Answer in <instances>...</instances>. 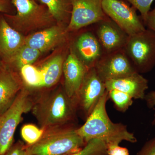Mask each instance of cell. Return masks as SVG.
Here are the masks:
<instances>
[{
    "label": "cell",
    "mask_w": 155,
    "mask_h": 155,
    "mask_svg": "<svg viewBox=\"0 0 155 155\" xmlns=\"http://www.w3.org/2000/svg\"><path fill=\"white\" fill-rule=\"evenodd\" d=\"M47 7L58 24L68 26L72 11V0H37Z\"/></svg>",
    "instance_id": "cell-19"
},
{
    "label": "cell",
    "mask_w": 155,
    "mask_h": 155,
    "mask_svg": "<svg viewBox=\"0 0 155 155\" xmlns=\"http://www.w3.org/2000/svg\"><path fill=\"white\" fill-rule=\"evenodd\" d=\"M136 155H155V138L147 141Z\"/></svg>",
    "instance_id": "cell-27"
},
{
    "label": "cell",
    "mask_w": 155,
    "mask_h": 155,
    "mask_svg": "<svg viewBox=\"0 0 155 155\" xmlns=\"http://www.w3.org/2000/svg\"><path fill=\"white\" fill-rule=\"evenodd\" d=\"M103 0H72L71 18L67 29L75 32L109 18L102 7Z\"/></svg>",
    "instance_id": "cell-8"
},
{
    "label": "cell",
    "mask_w": 155,
    "mask_h": 155,
    "mask_svg": "<svg viewBox=\"0 0 155 155\" xmlns=\"http://www.w3.org/2000/svg\"><path fill=\"white\" fill-rule=\"evenodd\" d=\"M144 99L146 101L148 107L152 108L155 106V91L150 92L147 94L145 95ZM153 124H155V114L154 119L153 121Z\"/></svg>",
    "instance_id": "cell-31"
},
{
    "label": "cell",
    "mask_w": 155,
    "mask_h": 155,
    "mask_svg": "<svg viewBox=\"0 0 155 155\" xmlns=\"http://www.w3.org/2000/svg\"><path fill=\"white\" fill-rule=\"evenodd\" d=\"M4 155H28L27 146L22 142L17 141Z\"/></svg>",
    "instance_id": "cell-26"
},
{
    "label": "cell",
    "mask_w": 155,
    "mask_h": 155,
    "mask_svg": "<svg viewBox=\"0 0 155 155\" xmlns=\"http://www.w3.org/2000/svg\"><path fill=\"white\" fill-rule=\"evenodd\" d=\"M78 108L76 99L69 97L63 86L40 94L31 110L45 131L67 126L75 119Z\"/></svg>",
    "instance_id": "cell-1"
},
{
    "label": "cell",
    "mask_w": 155,
    "mask_h": 155,
    "mask_svg": "<svg viewBox=\"0 0 155 155\" xmlns=\"http://www.w3.org/2000/svg\"><path fill=\"white\" fill-rule=\"evenodd\" d=\"M41 53L26 45H24L16 53L11 61L7 64H4L19 73L23 66L32 64L38 59Z\"/></svg>",
    "instance_id": "cell-20"
},
{
    "label": "cell",
    "mask_w": 155,
    "mask_h": 155,
    "mask_svg": "<svg viewBox=\"0 0 155 155\" xmlns=\"http://www.w3.org/2000/svg\"><path fill=\"white\" fill-rule=\"evenodd\" d=\"M66 57L60 54L49 59L40 68L43 78L42 87L50 88L58 83L63 74Z\"/></svg>",
    "instance_id": "cell-18"
},
{
    "label": "cell",
    "mask_w": 155,
    "mask_h": 155,
    "mask_svg": "<svg viewBox=\"0 0 155 155\" xmlns=\"http://www.w3.org/2000/svg\"><path fill=\"white\" fill-rule=\"evenodd\" d=\"M94 68L99 77L104 82L137 72L124 49L104 54Z\"/></svg>",
    "instance_id": "cell-9"
},
{
    "label": "cell",
    "mask_w": 155,
    "mask_h": 155,
    "mask_svg": "<svg viewBox=\"0 0 155 155\" xmlns=\"http://www.w3.org/2000/svg\"><path fill=\"white\" fill-rule=\"evenodd\" d=\"M67 25L57 24L25 36V45L41 53L54 49L69 41Z\"/></svg>",
    "instance_id": "cell-12"
},
{
    "label": "cell",
    "mask_w": 155,
    "mask_h": 155,
    "mask_svg": "<svg viewBox=\"0 0 155 155\" xmlns=\"http://www.w3.org/2000/svg\"><path fill=\"white\" fill-rule=\"evenodd\" d=\"M130 4L137 11H139L140 17L143 21L150 11L151 6L154 0H123Z\"/></svg>",
    "instance_id": "cell-25"
},
{
    "label": "cell",
    "mask_w": 155,
    "mask_h": 155,
    "mask_svg": "<svg viewBox=\"0 0 155 155\" xmlns=\"http://www.w3.org/2000/svg\"><path fill=\"white\" fill-rule=\"evenodd\" d=\"M34 100L29 89L23 85L12 106L0 115V155L14 144V136L23 114L31 110Z\"/></svg>",
    "instance_id": "cell-5"
},
{
    "label": "cell",
    "mask_w": 155,
    "mask_h": 155,
    "mask_svg": "<svg viewBox=\"0 0 155 155\" xmlns=\"http://www.w3.org/2000/svg\"><path fill=\"white\" fill-rule=\"evenodd\" d=\"M107 91L105 83L99 77L94 67L89 69L75 97L78 108L83 111L87 118Z\"/></svg>",
    "instance_id": "cell-11"
},
{
    "label": "cell",
    "mask_w": 155,
    "mask_h": 155,
    "mask_svg": "<svg viewBox=\"0 0 155 155\" xmlns=\"http://www.w3.org/2000/svg\"><path fill=\"white\" fill-rule=\"evenodd\" d=\"M108 98L107 91L85 123L76 129L78 133L86 143L91 140L97 139L104 143L107 147L119 145L123 141L137 142L134 134L128 131L126 125L114 123L109 118L106 110Z\"/></svg>",
    "instance_id": "cell-2"
},
{
    "label": "cell",
    "mask_w": 155,
    "mask_h": 155,
    "mask_svg": "<svg viewBox=\"0 0 155 155\" xmlns=\"http://www.w3.org/2000/svg\"><path fill=\"white\" fill-rule=\"evenodd\" d=\"M19 73L24 86L28 89L42 87L43 78L39 68L28 64L20 69Z\"/></svg>",
    "instance_id": "cell-21"
},
{
    "label": "cell",
    "mask_w": 155,
    "mask_h": 155,
    "mask_svg": "<svg viewBox=\"0 0 155 155\" xmlns=\"http://www.w3.org/2000/svg\"><path fill=\"white\" fill-rule=\"evenodd\" d=\"M88 69L69 49L64 62L63 74V87L69 97L75 98Z\"/></svg>",
    "instance_id": "cell-15"
},
{
    "label": "cell",
    "mask_w": 155,
    "mask_h": 155,
    "mask_svg": "<svg viewBox=\"0 0 155 155\" xmlns=\"http://www.w3.org/2000/svg\"><path fill=\"white\" fill-rule=\"evenodd\" d=\"M105 14L129 36L146 28L136 10L123 0H103Z\"/></svg>",
    "instance_id": "cell-7"
},
{
    "label": "cell",
    "mask_w": 155,
    "mask_h": 155,
    "mask_svg": "<svg viewBox=\"0 0 155 155\" xmlns=\"http://www.w3.org/2000/svg\"><path fill=\"white\" fill-rule=\"evenodd\" d=\"M25 36L11 27L4 15H0V58L3 64H8L25 45Z\"/></svg>",
    "instance_id": "cell-16"
},
{
    "label": "cell",
    "mask_w": 155,
    "mask_h": 155,
    "mask_svg": "<svg viewBox=\"0 0 155 155\" xmlns=\"http://www.w3.org/2000/svg\"><path fill=\"white\" fill-rule=\"evenodd\" d=\"M44 130L32 124H27L22 127L21 135L27 145L35 143L40 139Z\"/></svg>",
    "instance_id": "cell-24"
},
{
    "label": "cell",
    "mask_w": 155,
    "mask_h": 155,
    "mask_svg": "<svg viewBox=\"0 0 155 155\" xmlns=\"http://www.w3.org/2000/svg\"><path fill=\"white\" fill-rule=\"evenodd\" d=\"M145 26L155 32V7L149 12L144 21Z\"/></svg>",
    "instance_id": "cell-29"
},
{
    "label": "cell",
    "mask_w": 155,
    "mask_h": 155,
    "mask_svg": "<svg viewBox=\"0 0 155 155\" xmlns=\"http://www.w3.org/2000/svg\"><path fill=\"white\" fill-rule=\"evenodd\" d=\"M14 7L11 0H0V13L3 14H12Z\"/></svg>",
    "instance_id": "cell-30"
},
{
    "label": "cell",
    "mask_w": 155,
    "mask_h": 155,
    "mask_svg": "<svg viewBox=\"0 0 155 155\" xmlns=\"http://www.w3.org/2000/svg\"><path fill=\"white\" fill-rule=\"evenodd\" d=\"M23 85L19 73L3 64L0 69V115L12 106Z\"/></svg>",
    "instance_id": "cell-14"
},
{
    "label": "cell",
    "mask_w": 155,
    "mask_h": 155,
    "mask_svg": "<svg viewBox=\"0 0 155 155\" xmlns=\"http://www.w3.org/2000/svg\"><path fill=\"white\" fill-rule=\"evenodd\" d=\"M76 129L67 125L45 130L37 142L26 145L28 155H66L78 152L86 143Z\"/></svg>",
    "instance_id": "cell-3"
},
{
    "label": "cell",
    "mask_w": 155,
    "mask_h": 155,
    "mask_svg": "<svg viewBox=\"0 0 155 155\" xmlns=\"http://www.w3.org/2000/svg\"><path fill=\"white\" fill-rule=\"evenodd\" d=\"M108 95L119 111L125 112L133 104V98L129 95L117 90L108 91Z\"/></svg>",
    "instance_id": "cell-22"
},
{
    "label": "cell",
    "mask_w": 155,
    "mask_h": 155,
    "mask_svg": "<svg viewBox=\"0 0 155 155\" xmlns=\"http://www.w3.org/2000/svg\"><path fill=\"white\" fill-rule=\"evenodd\" d=\"M70 41L69 50L88 69L94 67L105 54L92 27L79 32Z\"/></svg>",
    "instance_id": "cell-10"
},
{
    "label": "cell",
    "mask_w": 155,
    "mask_h": 155,
    "mask_svg": "<svg viewBox=\"0 0 155 155\" xmlns=\"http://www.w3.org/2000/svg\"><path fill=\"white\" fill-rule=\"evenodd\" d=\"M91 27L105 54L125 48L129 35L109 17Z\"/></svg>",
    "instance_id": "cell-13"
},
{
    "label": "cell",
    "mask_w": 155,
    "mask_h": 155,
    "mask_svg": "<svg viewBox=\"0 0 155 155\" xmlns=\"http://www.w3.org/2000/svg\"><path fill=\"white\" fill-rule=\"evenodd\" d=\"M15 14H3L7 22L22 34L45 29L57 24L47 7L36 0H11Z\"/></svg>",
    "instance_id": "cell-4"
},
{
    "label": "cell",
    "mask_w": 155,
    "mask_h": 155,
    "mask_svg": "<svg viewBox=\"0 0 155 155\" xmlns=\"http://www.w3.org/2000/svg\"><path fill=\"white\" fill-rule=\"evenodd\" d=\"M105 83L107 91L117 90L135 99H144L146 91L148 88V81L137 72L125 77L108 81Z\"/></svg>",
    "instance_id": "cell-17"
},
{
    "label": "cell",
    "mask_w": 155,
    "mask_h": 155,
    "mask_svg": "<svg viewBox=\"0 0 155 155\" xmlns=\"http://www.w3.org/2000/svg\"><path fill=\"white\" fill-rule=\"evenodd\" d=\"M108 155H129V151L126 148L119 145L107 147Z\"/></svg>",
    "instance_id": "cell-28"
},
{
    "label": "cell",
    "mask_w": 155,
    "mask_h": 155,
    "mask_svg": "<svg viewBox=\"0 0 155 155\" xmlns=\"http://www.w3.org/2000/svg\"><path fill=\"white\" fill-rule=\"evenodd\" d=\"M3 66V64L2 61H0V69L2 68Z\"/></svg>",
    "instance_id": "cell-32"
},
{
    "label": "cell",
    "mask_w": 155,
    "mask_h": 155,
    "mask_svg": "<svg viewBox=\"0 0 155 155\" xmlns=\"http://www.w3.org/2000/svg\"><path fill=\"white\" fill-rule=\"evenodd\" d=\"M66 155H108L105 143L97 139L90 140L78 152Z\"/></svg>",
    "instance_id": "cell-23"
},
{
    "label": "cell",
    "mask_w": 155,
    "mask_h": 155,
    "mask_svg": "<svg viewBox=\"0 0 155 155\" xmlns=\"http://www.w3.org/2000/svg\"><path fill=\"white\" fill-rule=\"evenodd\" d=\"M137 72L145 73L155 67V32L148 28L128 37L124 48Z\"/></svg>",
    "instance_id": "cell-6"
}]
</instances>
